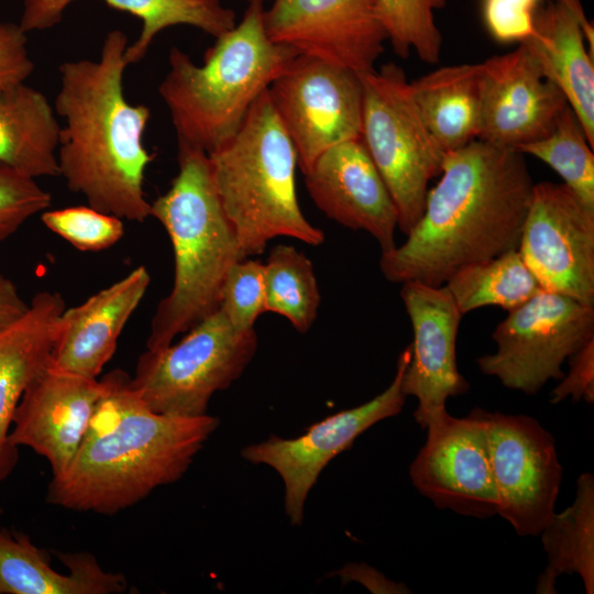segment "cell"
<instances>
[{
  "label": "cell",
  "instance_id": "6da1fadb",
  "mask_svg": "<svg viewBox=\"0 0 594 594\" xmlns=\"http://www.w3.org/2000/svg\"><path fill=\"white\" fill-rule=\"evenodd\" d=\"M407 240L382 253L392 283L441 286L460 268L517 250L534 183L525 154L473 140L443 156Z\"/></svg>",
  "mask_w": 594,
  "mask_h": 594
},
{
  "label": "cell",
  "instance_id": "7a4b0ae2",
  "mask_svg": "<svg viewBox=\"0 0 594 594\" xmlns=\"http://www.w3.org/2000/svg\"><path fill=\"white\" fill-rule=\"evenodd\" d=\"M128 37L121 30L106 35L98 61L59 65L61 87L54 110L64 120L57 162L72 193L88 206L120 219L143 222L151 202L143 188L153 160L143 144L151 117L145 105H131L123 94Z\"/></svg>",
  "mask_w": 594,
  "mask_h": 594
},
{
  "label": "cell",
  "instance_id": "3957f363",
  "mask_svg": "<svg viewBox=\"0 0 594 594\" xmlns=\"http://www.w3.org/2000/svg\"><path fill=\"white\" fill-rule=\"evenodd\" d=\"M102 380L107 393L69 466L52 477L46 501L70 510L113 515L178 481L220 421L208 414L185 417L151 410L121 370Z\"/></svg>",
  "mask_w": 594,
  "mask_h": 594
},
{
  "label": "cell",
  "instance_id": "277c9868",
  "mask_svg": "<svg viewBox=\"0 0 594 594\" xmlns=\"http://www.w3.org/2000/svg\"><path fill=\"white\" fill-rule=\"evenodd\" d=\"M264 1L251 0L243 18L216 37L197 65L172 47L158 94L168 109L178 146L207 155L239 131L250 109L298 55L272 42Z\"/></svg>",
  "mask_w": 594,
  "mask_h": 594
},
{
  "label": "cell",
  "instance_id": "5b68a950",
  "mask_svg": "<svg viewBox=\"0 0 594 594\" xmlns=\"http://www.w3.org/2000/svg\"><path fill=\"white\" fill-rule=\"evenodd\" d=\"M172 242L174 283L152 318L146 349L170 344L221 306L231 266L244 260L235 231L217 194L208 155L178 146V173L151 202Z\"/></svg>",
  "mask_w": 594,
  "mask_h": 594
},
{
  "label": "cell",
  "instance_id": "8992f818",
  "mask_svg": "<svg viewBox=\"0 0 594 594\" xmlns=\"http://www.w3.org/2000/svg\"><path fill=\"white\" fill-rule=\"evenodd\" d=\"M208 158L217 194L244 258L263 253L277 237L309 245L324 241L323 232L301 212L295 182L296 152L267 90L234 136Z\"/></svg>",
  "mask_w": 594,
  "mask_h": 594
},
{
  "label": "cell",
  "instance_id": "52a82bcc",
  "mask_svg": "<svg viewBox=\"0 0 594 594\" xmlns=\"http://www.w3.org/2000/svg\"><path fill=\"white\" fill-rule=\"evenodd\" d=\"M363 88L361 138L408 234L420 219L428 183L440 174L444 153L425 127L398 65L360 75Z\"/></svg>",
  "mask_w": 594,
  "mask_h": 594
},
{
  "label": "cell",
  "instance_id": "ba28073f",
  "mask_svg": "<svg viewBox=\"0 0 594 594\" xmlns=\"http://www.w3.org/2000/svg\"><path fill=\"white\" fill-rule=\"evenodd\" d=\"M256 349L255 330L235 331L218 309L177 343L146 349L138 359L130 385L155 413L207 415L212 395L242 375Z\"/></svg>",
  "mask_w": 594,
  "mask_h": 594
},
{
  "label": "cell",
  "instance_id": "9c48e42d",
  "mask_svg": "<svg viewBox=\"0 0 594 594\" xmlns=\"http://www.w3.org/2000/svg\"><path fill=\"white\" fill-rule=\"evenodd\" d=\"M492 338L497 350L479 358V369L507 388L535 395L561 380L563 362L594 339V306L540 289L509 310Z\"/></svg>",
  "mask_w": 594,
  "mask_h": 594
},
{
  "label": "cell",
  "instance_id": "30bf717a",
  "mask_svg": "<svg viewBox=\"0 0 594 594\" xmlns=\"http://www.w3.org/2000/svg\"><path fill=\"white\" fill-rule=\"evenodd\" d=\"M267 94L302 174L326 150L361 138L363 88L350 69L296 55Z\"/></svg>",
  "mask_w": 594,
  "mask_h": 594
},
{
  "label": "cell",
  "instance_id": "8fae6325",
  "mask_svg": "<svg viewBox=\"0 0 594 594\" xmlns=\"http://www.w3.org/2000/svg\"><path fill=\"white\" fill-rule=\"evenodd\" d=\"M498 515L520 536L549 522L562 479L552 436L534 418L480 409Z\"/></svg>",
  "mask_w": 594,
  "mask_h": 594
},
{
  "label": "cell",
  "instance_id": "7c38bea8",
  "mask_svg": "<svg viewBox=\"0 0 594 594\" xmlns=\"http://www.w3.org/2000/svg\"><path fill=\"white\" fill-rule=\"evenodd\" d=\"M410 356L408 345L398 358L392 383L371 400L310 425L297 438L283 439L272 435L241 450L245 461L268 465L280 475L285 487V512L293 526L302 522L308 494L329 462L351 448L369 428L402 411L407 397L402 389V380Z\"/></svg>",
  "mask_w": 594,
  "mask_h": 594
},
{
  "label": "cell",
  "instance_id": "4fadbf2b",
  "mask_svg": "<svg viewBox=\"0 0 594 594\" xmlns=\"http://www.w3.org/2000/svg\"><path fill=\"white\" fill-rule=\"evenodd\" d=\"M517 251L542 289L594 306V212L564 184H534Z\"/></svg>",
  "mask_w": 594,
  "mask_h": 594
},
{
  "label": "cell",
  "instance_id": "5bb4252c",
  "mask_svg": "<svg viewBox=\"0 0 594 594\" xmlns=\"http://www.w3.org/2000/svg\"><path fill=\"white\" fill-rule=\"evenodd\" d=\"M264 25L272 42L359 75L374 69L387 41L376 0H273Z\"/></svg>",
  "mask_w": 594,
  "mask_h": 594
},
{
  "label": "cell",
  "instance_id": "9a60e30c",
  "mask_svg": "<svg viewBox=\"0 0 594 594\" xmlns=\"http://www.w3.org/2000/svg\"><path fill=\"white\" fill-rule=\"evenodd\" d=\"M427 440L410 465L420 494L441 509L485 519L498 513L480 408L466 417L441 414L427 426Z\"/></svg>",
  "mask_w": 594,
  "mask_h": 594
},
{
  "label": "cell",
  "instance_id": "2e32d148",
  "mask_svg": "<svg viewBox=\"0 0 594 594\" xmlns=\"http://www.w3.org/2000/svg\"><path fill=\"white\" fill-rule=\"evenodd\" d=\"M400 297L411 322V356L402 380L406 396H415L416 422L426 429L446 413L450 397L466 393L468 381L459 372L457 336L462 318L446 285L431 286L418 280L403 283Z\"/></svg>",
  "mask_w": 594,
  "mask_h": 594
},
{
  "label": "cell",
  "instance_id": "e0dca14e",
  "mask_svg": "<svg viewBox=\"0 0 594 594\" xmlns=\"http://www.w3.org/2000/svg\"><path fill=\"white\" fill-rule=\"evenodd\" d=\"M482 65L477 140L517 148L548 136L566 106L563 92L544 77L524 44Z\"/></svg>",
  "mask_w": 594,
  "mask_h": 594
},
{
  "label": "cell",
  "instance_id": "ac0fdd59",
  "mask_svg": "<svg viewBox=\"0 0 594 594\" xmlns=\"http://www.w3.org/2000/svg\"><path fill=\"white\" fill-rule=\"evenodd\" d=\"M107 385L48 366L25 389L14 411L10 441L44 457L53 476L73 461Z\"/></svg>",
  "mask_w": 594,
  "mask_h": 594
},
{
  "label": "cell",
  "instance_id": "d6986e66",
  "mask_svg": "<svg viewBox=\"0 0 594 594\" xmlns=\"http://www.w3.org/2000/svg\"><path fill=\"white\" fill-rule=\"evenodd\" d=\"M304 176L312 201L327 217L366 231L382 253L396 246L397 210L362 138L326 150Z\"/></svg>",
  "mask_w": 594,
  "mask_h": 594
},
{
  "label": "cell",
  "instance_id": "ffe728a7",
  "mask_svg": "<svg viewBox=\"0 0 594 594\" xmlns=\"http://www.w3.org/2000/svg\"><path fill=\"white\" fill-rule=\"evenodd\" d=\"M151 282L140 265L61 316L50 366L97 378L116 352L119 337Z\"/></svg>",
  "mask_w": 594,
  "mask_h": 594
},
{
  "label": "cell",
  "instance_id": "44dd1931",
  "mask_svg": "<svg viewBox=\"0 0 594 594\" xmlns=\"http://www.w3.org/2000/svg\"><path fill=\"white\" fill-rule=\"evenodd\" d=\"M593 28L580 0H548L535 19L532 34L521 44L546 78L563 92L594 147Z\"/></svg>",
  "mask_w": 594,
  "mask_h": 594
},
{
  "label": "cell",
  "instance_id": "7402d4cb",
  "mask_svg": "<svg viewBox=\"0 0 594 594\" xmlns=\"http://www.w3.org/2000/svg\"><path fill=\"white\" fill-rule=\"evenodd\" d=\"M65 309L59 293L43 290L22 317L0 330V483L19 460L18 448L10 441L14 411L28 386L50 366Z\"/></svg>",
  "mask_w": 594,
  "mask_h": 594
},
{
  "label": "cell",
  "instance_id": "603a6c76",
  "mask_svg": "<svg viewBox=\"0 0 594 594\" xmlns=\"http://www.w3.org/2000/svg\"><path fill=\"white\" fill-rule=\"evenodd\" d=\"M56 554L68 574L55 571L28 535L0 528V594H116L128 587L122 573L103 570L91 553Z\"/></svg>",
  "mask_w": 594,
  "mask_h": 594
},
{
  "label": "cell",
  "instance_id": "cb8c5ba5",
  "mask_svg": "<svg viewBox=\"0 0 594 594\" xmlns=\"http://www.w3.org/2000/svg\"><path fill=\"white\" fill-rule=\"evenodd\" d=\"M74 0H23L19 23L23 32L43 31L58 24ZM109 7L140 19L139 37L128 45V65L145 57L160 32L174 25H189L218 37L237 24L233 10L205 0H103Z\"/></svg>",
  "mask_w": 594,
  "mask_h": 594
},
{
  "label": "cell",
  "instance_id": "d4e9b609",
  "mask_svg": "<svg viewBox=\"0 0 594 594\" xmlns=\"http://www.w3.org/2000/svg\"><path fill=\"white\" fill-rule=\"evenodd\" d=\"M417 111L446 154L476 140L481 124L482 65L437 68L409 82Z\"/></svg>",
  "mask_w": 594,
  "mask_h": 594
},
{
  "label": "cell",
  "instance_id": "484cf974",
  "mask_svg": "<svg viewBox=\"0 0 594 594\" xmlns=\"http://www.w3.org/2000/svg\"><path fill=\"white\" fill-rule=\"evenodd\" d=\"M38 90L16 84L0 91V163L32 178L59 176L61 125Z\"/></svg>",
  "mask_w": 594,
  "mask_h": 594
},
{
  "label": "cell",
  "instance_id": "4316f807",
  "mask_svg": "<svg viewBox=\"0 0 594 594\" xmlns=\"http://www.w3.org/2000/svg\"><path fill=\"white\" fill-rule=\"evenodd\" d=\"M547 553V566L540 574L536 592L556 593V581L562 574H579L587 594L594 592V477L583 473L576 483L571 506L553 513L540 531Z\"/></svg>",
  "mask_w": 594,
  "mask_h": 594
},
{
  "label": "cell",
  "instance_id": "83f0119b",
  "mask_svg": "<svg viewBox=\"0 0 594 594\" xmlns=\"http://www.w3.org/2000/svg\"><path fill=\"white\" fill-rule=\"evenodd\" d=\"M444 285L462 315L487 306L509 311L542 289L517 250L464 266Z\"/></svg>",
  "mask_w": 594,
  "mask_h": 594
},
{
  "label": "cell",
  "instance_id": "f1b7e54d",
  "mask_svg": "<svg viewBox=\"0 0 594 594\" xmlns=\"http://www.w3.org/2000/svg\"><path fill=\"white\" fill-rule=\"evenodd\" d=\"M264 264L265 312L285 317L300 333L314 324L320 293L311 261L293 245L272 249Z\"/></svg>",
  "mask_w": 594,
  "mask_h": 594
},
{
  "label": "cell",
  "instance_id": "f546056e",
  "mask_svg": "<svg viewBox=\"0 0 594 594\" xmlns=\"http://www.w3.org/2000/svg\"><path fill=\"white\" fill-rule=\"evenodd\" d=\"M516 150L549 165L579 200L594 212L593 147L570 106L565 107L548 136Z\"/></svg>",
  "mask_w": 594,
  "mask_h": 594
},
{
  "label": "cell",
  "instance_id": "4dcf8cb0",
  "mask_svg": "<svg viewBox=\"0 0 594 594\" xmlns=\"http://www.w3.org/2000/svg\"><path fill=\"white\" fill-rule=\"evenodd\" d=\"M448 0H376L380 21L394 52L407 58L415 52L420 61L437 64L442 51V35L435 12Z\"/></svg>",
  "mask_w": 594,
  "mask_h": 594
},
{
  "label": "cell",
  "instance_id": "1f68e13d",
  "mask_svg": "<svg viewBox=\"0 0 594 594\" xmlns=\"http://www.w3.org/2000/svg\"><path fill=\"white\" fill-rule=\"evenodd\" d=\"M43 224L80 251H102L111 248L124 234L122 219L90 206L45 210Z\"/></svg>",
  "mask_w": 594,
  "mask_h": 594
},
{
  "label": "cell",
  "instance_id": "d6a6232c",
  "mask_svg": "<svg viewBox=\"0 0 594 594\" xmlns=\"http://www.w3.org/2000/svg\"><path fill=\"white\" fill-rule=\"evenodd\" d=\"M220 309L235 331L254 329L257 317L265 312L263 263L244 258L231 266L222 287Z\"/></svg>",
  "mask_w": 594,
  "mask_h": 594
},
{
  "label": "cell",
  "instance_id": "836d02e7",
  "mask_svg": "<svg viewBox=\"0 0 594 594\" xmlns=\"http://www.w3.org/2000/svg\"><path fill=\"white\" fill-rule=\"evenodd\" d=\"M51 194L30 176L0 163V241L25 221L47 210Z\"/></svg>",
  "mask_w": 594,
  "mask_h": 594
},
{
  "label": "cell",
  "instance_id": "e575fe53",
  "mask_svg": "<svg viewBox=\"0 0 594 594\" xmlns=\"http://www.w3.org/2000/svg\"><path fill=\"white\" fill-rule=\"evenodd\" d=\"M544 0H481L484 26L497 42L524 43Z\"/></svg>",
  "mask_w": 594,
  "mask_h": 594
},
{
  "label": "cell",
  "instance_id": "d590c367",
  "mask_svg": "<svg viewBox=\"0 0 594 594\" xmlns=\"http://www.w3.org/2000/svg\"><path fill=\"white\" fill-rule=\"evenodd\" d=\"M34 64L26 50V33L19 24L0 23V91L24 82Z\"/></svg>",
  "mask_w": 594,
  "mask_h": 594
},
{
  "label": "cell",
  "instance_id": "8d00e7d4",
  "mask_svg": "<svg viewBox=\"0 0 594 594\" xmlns=\"http://www.w3.org/2000/svg\"><path fill=\"white\" fill-rule=\"evenodd\" d=\"M570 369L560 384L551 392V403L571 397L574 400L594 402V339L569 358Z\"/></svg>",
  "mask_w": 594,
  "mask_h": 594
},
{
  "label": "cell",
  "instance_id": "74e56055",
  "mask_svg": "<svg viewBox=\"0 0 594 594\" xmlns=\"http://www.w3.org/2000/svg\"><path fill=\"white\" fill-rule=\"evenodd\" d=\"M345 580L362 582L373 593H409L403 583L386 580L381 573L362 564H350L342 571Z\"/></svg>",
  "mask_w": 594,
  "mask_h": 594
},
{
  "label": "cell",
  "instance_id": "f35d334b",
  "mask_svg": "<svg viewBox=\"0 0 594 594\" xmlns=\"http://www.w3.org/2000/svg\"><path fill=\"white\" fill-rule=\"evenodd\" d=\"M28 308L29 304L21 298L14 284L0 276V330L22 317Z\"/></svg>",
  "mask_w": 594,
  "mask_h": 594
},
{
  "label": "cell",
  "instance_id": "ab89813d",
  "mask_svg": "<svg viewBox=\"0 0 594 594\" xmlns=\"http://www.w3.org/2000/svg\"><path fill=\"white\" fill-rule=\"evenodd\" d=\"M205 1H210V2H220L221 0H205Z\"/></svg>",
  "mask_w": 594,
  "mask_h": 594
},
{
  "label": "cell",
  "instance_id": "60d3db41",
  "mask_svg": "<svg viewBox=\"0 0 594 594\" xmlns=\"http://www.w3.org/2000/svg\"><path fill=\"white\" fill-rule=\"evenodd\" d=\"M2 512H3V510H2V508L0 507V514H1Z\"/></svg>",
  "mask_w": 594,
  "mask_h": 594
},
{
  "label": "cell",
  "instance_id": "b9f144b4",
  "mask_svg": "<svg viewBox=\"0 0 594 594\" xmlns=\"http://www.w3.org/2000/svg\"><path fill=\"white\" fill-rule=\"evenodd\" d=\"M246 1L249 2V1H251V0H246ZM263 1H265V0H263Z\"/></svg>",
  "mask_w": 594,
  "mask_h": 594
}]
</instances>
